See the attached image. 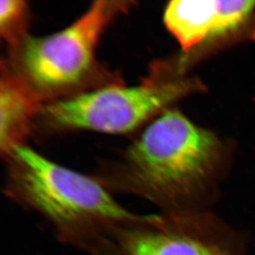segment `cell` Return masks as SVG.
Instances as JSON below:
<instances>
[{"instance_id":"cell-6","label":"cell","mask_w":255,"mask_h":255,"mask_svg":"<svg viewBox=\"0 0 255 255\" xmlns=\"http://www.w3.org/2000/svg\"><path fill=\"white\" fill-rule=\"evenodd\" d=\"M255 1L174 0L164 12L167 29L184 51L212 36L237 28L253 13Z\"/></svg>"},{"instance_id":"cell-3","label":"cell","mask_w":255,"mask_h":255,"mask_svg":"<svg viewBox=\"0 0 255 255\" xmlns=\"http://www.w3.org/2000/svg\"><path fill=\"white\" fill-rule=\"evenodd\" d=\"M133 4L132 1L99 0L61 31L39 37L28 35L12 49L11 67L43 104L71 98L99 75V40Z\"/></svg>"},{"instance_id":"cell-2","label":"cell","mask_w":255,"mask_h":255,"mask_svg":"<svg viewBox=\"0 0 255 255\" xmlns=\"http://www.w3.org/2000/svg\"><path fill=\"white\" fill-rule=\"evenodd\" d=\"M3 159L5 196L46 222L62 245L89 255L140 216L126 209L96 177L56 164L25 144Z\"/></svg>"},{"instance_id":"cell-5","label":"cell","mask_w":255,"mask_h":255,"mask_svg":"<svg viewBox=\"0 0 255 255\" xmlns=\"http://www.w3.org/2000/svg\"><path fill=\"white\" fill-rule=\"evenodd\" d=\"M89 255H243L224 225L198 210L140 215L118 227Z\"/></svg>"},{"instance_id":"cell-8","label":"cell","mask_w":255,"mask_h":255,"mask_svg":"<svg viewBox=\"0 0 255 255\" xmlns=\"http://www.w3.org/2000/svg\"><path fill=\"white\" fill-rule=\"evenodd\" d=\"M29 7L22 0L0 2V33L10 47L15 49L27 37Z\"/></svg>"},{"instance_id":"cell-4","label":"cell","mask_w":255,"mask_h":255,"mask_svg":"<svg viewBox=\"0 0 255 255\" xmlns=\"http://www.w3.org/2000/svg\"><path fill=\"white\" fill-rule=\"evenodd\" d=\"M160 69L135 86L108 85L45 104L40 118L52 130L125 134L195 90L191 80H169Z\"/></svg>"},{"instance_id":"cell-7","label":"cell","mask_w":255,"mask_h":255,"mask_svg":"<svg viewBox=\"0 0 255 255\" xmlns=\"http://www.w3.org/2000/svg\"><path fill=\"white\" fill-rule=\"evenodd\" d=\"M44 104L4 60L0 80V150L4 158L24 140Z\"/></svg>"},{"instance_id":"cell-1","label":"cell","mask_w":255,"mask_h":255,"mask_svg":"<svg viewBox=\"0 0 255 255\" xmlns=\"http://www.w3.org/2000/svg\"><path fill=\"white\" fill-rule=\"evenodd\" d=\"M221 160L222 145L213 133L167 109L96 178L112 193L134 196L161 214H173L196 210L193 202Z\"/></svg>"}]
</instances>
